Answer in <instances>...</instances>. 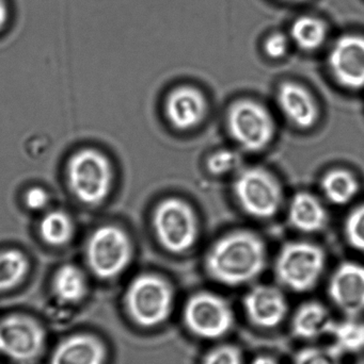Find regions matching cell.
Returning <instances> with one entry per match:
<instances>
[{
	"instance_id": "31",
	"label": "cell",
	"mask_w": 364,
	"mask_h": 364,
	"mask_svg": "<svg viewBox=\"0 0 364 364\" xmlns=\"http://www.w3.org/2000/svg\"><path fill=\"white\" fill-rule=\"evenodd\" d=\"M10 19V8L6 0H0V32L8 25Z\"/></svg>"
},
{
	"instance_id": "18",
	"label": "cell",
	"mask_w": 364,
	"mask_h": 364,
	"mask_svg": "<svg viewBox=\"0 0 364 364\" xmlns=\"http://www.w3.org/2000/svg\"><path fill=\"white\" fill-rule=\"evenodd\" d=\"M106 350L98 338L76 335L62 341L53 352L51 364H103Z\"/></svg>"
},
{
	"instance_id": "11",
	"label": "cell",
	"mask_w": 364,
	"mask_h": 364,
	"mask_svg": "<svg viewBox=\"0 0 364 364\" xmlns=\"http://www.w3.org/2000/svg\"><path fill=\"white\" fill-rule=\"evenodd\" d=\"M248 322L263 331L279 327L288 316V301L284 290L273 284H256L243 299Z\"/></svg>"
},
{
	"instance_id": "20",
	"label": "cell",
	"mask_w": 364,
	"mask_h": 364,
	"mask_svg": "<svg viewBox=\"0 0 364 364\" xmlns=\"http://www.w3.org/2000/svg\"><path fill=\"white\" fill-rule=\"evenodd\" d=\"M290 38L297 47L313 51L323 46L327 38V27L322 19L314 16H301L291 27Z\"/></svg>"
},
{
	"instance_id": "29",
	"label": "cell",
	"mask_w": 364,
	"mask_h": 364,
	"mask_svg": "<svg viewBox=\"0 0 364 364\" xmlns=\"http://www.w3.org/2000/svg\"><path fill=\"white\" fill-rule=\"evenodd\" d=\"M290 36L281 32L271 34L265 41L264 50L271 59H281L286 57L290 48Z\"/></svg>"
},
{
	"instance_id": "14",
	"label": "cell",
	"mask_w": 364,
	"mask_h": 364,
	"mask_svg": "<svg viewBox=\"0 0 364 364\" xmlns=\"http://www.w3.org/2000/svg\"><path fill=\"white\" fill-rule=\"evenodd\" d=\"M165 112L173 128L187 132L202 123L207 112V100L196 87L183 85L169 94Z\"/></svg>"
},
{
	"instance_id": "30",
	"label": "cell",
	"mask_w": 364,
	"mask_h": 364,
	"mask_svg": "<svg viewBox=\"0 0 364 364\" xmlns=\"http://www.w3.org/2000/svg\"><path fill=\"white\" fill-rule=\"evenodd\" d=\"M26 205L32 210H42L48 203V194L41 188H32L26 193Z\"/></svg>"
},
{
	"instance_id": "34",
	"label": "cell",
	"mask_w": 364,
	"mask_h": 364,
	"mask_svg": "<svg viewBox=\"0 0 364 364\" xmlns=\"http://www.w3.org/2000/svg\"><path fill=\"white\" fill-rule=\"evenodd\" d=\"M358 364H364V360L361 361V363H359Z\"/></svg>"
},
{
	"instance_id": "24",
	"label": "cell",
	"mask_w": 364,
	"mask_h": 364,
	"mask_svg": "<svg viewBox=\"0 0 364 364\" xmlns=\"http://www.w3.org/2000/svg\"><path fill=\"white\" fill-rule=\"evenodd\" d=\"M29 263L27 258L17 250L0 252V292L19 286L27 275Z\"/></svg>"
},
{
	"instance_id": "15",
	"label": "cell",
	"mask_w": 364,
	"mask_h": 364,
	"mask_svg": "<svg viewBox=\"0 0 364 364\" xmlns=\"http://www.w3.org/2000/svg\"><path fill=\"white\" fill-rule=\"evenodd\" d=\"M336 320L333 312L324 304L309 301L301 304L291 318L293 337L301 341L312 342L331 337Z\"/></svg>"
},
{
	"instance_id": "22",
	"label": "cell",
	"mask_w": 364,
	"mask_h": 364,
	"mask_svg": "<svg viewBox=\"0 0 364 364\" xmlns=\"http://www.w3.org/2000/svg\"><path fill=\"white\" fill-rule=\"evenodd\" d=\"M333 346L344 354H355L364 350V322L359 318L337 321L331 335Z\"/></svg>"
},
{
	"instance_id": "10",
	"label": "cell",
	"mask_w": 364,
	"mask_h": 364,
	"mask_svg": "<svg viewBox=\"0 0 364 364\" xmlns=\"http://www.w3.org/2000/svg\"><path fill=\"white\" fill-rule=\"evenodd\" d=\"M45 346V333L33 318L10 316L0 321V354L17 363L36 360Z\"/></svg>"
},
{
	"instance_id": "7",
	"label": "cell",
	"mask_w": 364,
	"mask_h": 364,
	"mask_svg": "<svg viewBox=\"0 0 364 364\" xmlns=\"http://www.w3.org/2000/svg\"><path fill=\"white\" fill-rule=\"evenodd\" d=\"M229 134L235 143L249 153L266 149L275 136L276 126L269 111L251 100L235 102L227 113Z\"/></svg>"
},
{
	"instance_id": "3",
	"label": "cell",
	"mask_w": 364,
	"mask_h": 364,
	"mask_svg": "<svg viewBox=\"0 0 364 364\" xmlns=\"http://www.w3.org/2000/svg\"><path fill=\"white\" fill-rule=\"evenodd\" d=\"M172 284L157 274H142L130 282L125 303L132 320L145 328L165 324L175 309Z\"/></svg>"
},
{
	"instance_id": "19",
	"label": "cell",
	"mask_w": 364,
	"mask_h": 364,
	"mask_svg": "<svg viewBox=\"0 0 364 364\" xmlns=\"http://www.w3.org/2000/svg\"><path fill=\"white\" fill-rule=\"evenodd\" d=\"M323 193L329 203L345 205L360 192V182L354 173L343 168L329 171L321 182Z\"/></svg>"
},
{
	"instance_id": "25",
	"label": "cell",
	"mask_w": 364,
	"mask_h": 364,
	"mask_svg": "<svg viewBox=\"0 0 364 364\" xmlns=\"http://www.w3.org/2000/svg\"><path fill=\"white\" fill-rule=\"evenodd\" d=\"M343 355L335 346H308L295 355L293 364H341Z\"/></svg>"
},
{
	"instance_id": "12",
	"label": "cell",
	"mask_w": 364,
	"mask_h": 364,
	"mask_svg": "<svg viewBox=\"0 0 364 364\" xmlns=\"http://www.w3.org/2000/svg\"><path fill=\"white\" fill-rule=\"evenodd\" d=\"M331 303L348 318L364 314V264L354 261L341 263L328 282Z\"/></svg>"
},
{
	"instance_id": "13",
	"label": "cell",
	"mask_w": 364,
	"mask_h": 364,
	"mask_svg": "<svg viewBox=\"0 0 364 364\" xmlns=\"http://www.w3.org/2000/svg\"><path fill=\"white\" fill-rule=\"evenodd\" d=\"M328 65L341 87L352 91L364 89V38L355 34L341 36L331 47Z\"/></svg>"
},
{
	"instance_id": "32",
	"label": "cell",
	"mask_w": 364,
	"mask_h": 364,
	"mask_svg": "<svg viewBox=\"0 0 364 364\" xmlns=\"http://www.w3.org/2000/svg\"><path fill=\"white\" fill-rule=\"evenodd\" d=\"M250 364H281L276 359L275 357L269 356V355H260V356L256 357L252 359Z\"/></svg>"
},
{
	"instance_id": "1",
	"label": "cell",
	"mask_w": 364,
	"mask_h": 364,
	"mask_svg": "<svg viewBox=\"0 0 364 364\" xmlns=\"http://www.w3.org/2000/svg\"><path fill=\"white\" fill-rule=\"evenodd\" d=\"M267 264L266 244L250 230H236L220 237L207 252L205 269L218 284L241 287L256 282Z\"/></svg>"
},
{
	"instance_id": "9",
	"label": "cell",
	"mask_w": 364,
	"mask_h": 364,
	"mask_svg": "<svg viewBox=\"0 0 364 364\" xmlns=\"http://www.w3.org/2000/svg\"><path fill=\"white\" fill-rule=\"evenodd\" d=\"M85 256L94 275L102 279H111L123 273L130 264L132 242L119 227L103 226L90 237Z\"/></svg>"
},
{
	"instance_id": "5",
	"label": "cell",
	"mask_w": 364,
	"mask_h": 364,
	"mask_svg": "<svg viewBox=\"0 0 364 364\" xmlns=\"http://www.w3.org/2000/svg\"><path fill=\"white\" fill-rule=\"evenodd\" d=\"M153 227L160 245L172 254H184L198 241L196 212L189 203L177 197L164 199L156 207Z\"/></svg>"
},
{
	"instance_id": "17",
	"label": "cell",
	"mask_w": 364,
	"mask_h": 364,
	"mask_svg": "<svg viewBox=\"0 0 364 364\" xmlns=\"http://www.w3.org/2000/svg\"><path fill=\"white\" fill-rule=\"evenodd\" d=\"M288 218L296 230L316 233L328 224V212L318 196L309 192H299L291 200Z\"/></svg>"
},
{
	"instance_id": "33",
	"label": "cell",
	"mask_w": 364,
	"mask_h": 364,
	"mask_svg": "<svg viewBox=\"0 0 364 364\" xmlns=\"http://www.w3.org/2000/svg\"><path fill=\"white\" fill-rule=\"evenodd\" d=\"M284 1H288V2H303V1H306V0H284Z\"/></svg>"
},
{
	"instance_id": "26",
	"label": "cell",
	"mask_w": 364,
	"mask_h": 364,
	"mask_svg": "<svg viewBox=\"0 0 364 364\" xmlns=\"http://www.w3.org/2000/svg\"><path fill=\"white\" fill-rule=\"evenodd\" d=\"M344 233L348 244L364 255V203L348 214L344 224Z\"/></svg>"
},
{
	"instance_id": "8",
	"label": "cell",
	"mask_w": 364,
	"mask_h": 364,
	"mask_svg": "<svg viewBox=\"0 0 364 364\" xmlns=\"http://www.w3.org/2000/svg\"><path fill=\"white\" fill-rule=\"evenodd\" d=\"M68 181L73 194L87 205H98L108 196L113 170L100 151L83 149L75 154L68 166Z\"/></svg>"
},
{
	"instance_id": "23",
	"label": "cell",
	"mask_w": 364,
	"mask_h": 364,
	"mask_svg": "<svg viewBox=\"0 0 364 364\" xmlns=\"http://www.w3.org/2000/svg\"><path fill=\"white\" fill-rule=\"evenodd\" d=\"M40 233L49 245H66L74 235V224L66 212L51 211L41 220Z\"/></svg>"
},
{
	"instance_id": "4",
	"label": "cell",
	"mask_w": 364,
	"mask_h": 364,
	"mask_svg": "<svg viewBox=\"0 0 364 364\" xmlns=\"http://www.w3.org/2000/svg\"><path fill=\"white\" fill-rule=\"evenodd\" d=\"M186 331L201 340L216 341L232 331L235 314L228 299L211 291H199L188 297L182 311Z\"/></svg>"
},
{
	"instance_id": "2",
	"label": "cell",
	"mask_w": 364,
	"mask_h": 364,
	"mask_svg": "<svg viewBox=\"0 0 364 364\" xmlns=\"http://www.w3.org/2000/svg\"><path fill=\"white\" fill-rule=\"evenodd\" d=\"M326 269V254L321 246L307 241L286 243L275 262V277L281 288L294 293L313 290Z\"/></svg>"
},
{
	"instance_id": "27",
	"label": "cell",
	"mask_w": 364,
	"mask_h": 364,
	"mask_svg": "<svg viewBox=\"0 0 364 364\" xmlns=\"http://www.w3.org/2000/svg\"><path fill=\"white\" fill-rule=\"evenodd\" d=\"M241 164V157L231 149H220L207 158V168L211 174L224 176L237 171Z\"/></svg>"
},
{
	"instance_id": "21",
	"label": "cell",
	"mask_w": 364,
	"mask_h": 364,
	"mask_svg": "<svg viewBox=\"0 0 364 364\" xmlns=\"http://www.w3.org/2000/svg\"><path fill=\"white\" fill-rule=\"evenodd\" d=\"M85 274L74 265H64L53 278V291L64 303H78L87 294Z\"/></svg>"
},
{
	"instance_id": "28",
	"label": "cell",
	"mask_w": 364,
	"mask_h": 364,
	"mask_svg": "<svg viewBox=\"0 0 364 364\" xmlns=\"http://www.w3.org/2000/svg\"><path fill=\"white\" fill-rule=\"evenodd\" d=\"M201 364H244L243 352L234 344H219L207 350Z\"/></svg>"
},
{
	"instance_id": "16",
	"label": "cell",
	"mask_w": 364,
	"mask_h": 364,
	"mask_svg": "<svg viewBox=\"0 0 364 364\" xmlns=\"http://www.w3.org/2000/svg\"><path fill=\"white\" fill-rule=\"evenodd\" d=\"M278 105L284 117L295 127L310 129L318 119V107L312 94L303 85L286 82L279 87Z\"/></svg>"
},
{
	"instance_id": "6",
	"label": "cell",
	"mask_w": 364,
	"mask_h": 364,
	"mask_svg": "<svg viewBox=\"0 0 364 364\" xmlns=\"http://www.w3.org/2000/svg\"><path fill=\"white\" fill-rule=\"evenodd\" d=\"M233 192L239 207L252 218H274L281 208L284 191L278 179L269 171L259 166L239 171Z\"/></svg>"
}]
</instances>
